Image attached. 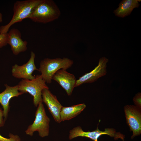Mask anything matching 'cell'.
<instances>
[{
  "mask_svg": "<svg viewBox=\"0 0 141 141\" xmlns=\"http://www.w3.org/2000/svg\"><path fill=\"white\" fill-rule=\"evenodd\" d=\"M84 103L68 107L62 106L60 114L61 121L70 120L79 115L86 108Z\"/></svg>",
  "mask_w": 141,
  "mask_h": 141,
  "instance_id": "15",
  "label": "cell"
},
{
  "mask_svg": "<svg viewBox=\"0 0 141 141\" xmlns=\"http://www.w3.org/2000/svg\"><path fill=\"white\" fill-rule=\"evenodd\" d=\"M140 0H124L121 2L119 7L114 11L115 16L124 17L129 15L133 9L139 5L138 3Z\"/></svg>",
  "mask_w": 141,
  "mask_h": 141,
  "instance_id": "14",
  "label": "cell"
},
{
  "mask_svg": "<svg viewBox=\"0 0 141 141\" xmlns=\"http://www.w3.org/2000/svg\"><path fill=\"white\" fill-rule=\"evenodd\" d=\"M35 54L32 51L30 57L28 61L22 66L15 64L12 68V75L15 78L24 79L32 80L35 76L32 75V73L35 70H38L34 63Z\"/></svg>",
  "mask_w": 141,
  "mask_h": 141,
  "instance_id": "8",
  "label": "cell"
},
{
  "mask_svg": "<svg viewBox=\"0 0 141 141\" xmlns=\"http://www.w3.org/2000/svg\"><path fill=\"white\" fill-rule=\"evenodd\" d=\"M124 140H123V141H124Z\"/></svg>",
  "mask_w": 141,
  "mask_h": 141,
  "instance_id": "21",
  "label": "cell"
},
{
  "mask_svg": "<svg viewBox=\"0 0 141 141\" xmlns=\"http://www.w3.org/2000/svg\"><path fill=\"white\" fill-rule=\"evenodd\" d=\"M17 85L20 92L23 94L28 93L33 97V102L35 107L43 102L42 90L49 89L41 75H37L32 80L22 79Z\"/></svg>",
  "mask_w": 141,
  "mask_h": 141,
  "instance_id": "4",
  "label": "cell"
},
{
  "mask_svg": "<svg viewBox=\"0 0 141 141\" xmlns=\"http://www.w3.org/2000/svg\"><path fill=\"white\" fill-rule=\"evenodd\" d=\"M104 134L114 137L115 139L120 138L123 140L124 138L123 134L120 132H116L115 130L112 128H105V131H102L99 130L98 127L95 131L86 132L83 131L80 127L78 126L70 131L69 139L71 140L78 137H85L89 138L93 141H98L99 137Z\"/></svg>",
  "mask_w": 141,
  "mask_h": 141,
  "instance_id": "6",
  "label": "cell"
},
{
  "mask_svg": "<svg viewBox=\"0 0 141 141\" xmlns=\"http://www.w3.org/2000/svg\"><path fill=\"white\" fill-rule=\"evenodd\" d=\"M3 21L2 15L0 12V23H1Z\"/></svg>",
  "mask_w": 141,
  "mask_h": 141,
  "instance_id": "20",
  "label": "cell"
},
{
  "mask_svg": "<svg viewBox=\"0 0 141 141\" xmlns=\"http://www.w3.org/2000/svg\"><path fill=\"white\" fill-rule=\"evenodd\" d=\"M7 43L10 46L13 54L15 55L26 51L27 49L28 42L22 39L21 33L17 28L11 29L8 33Z\"/></svg>",
  "mask_w": 141,
  "mask_h": 141,
  "instance_id": "12",
  "label": "cell"
},
{
  "mask_svg": "<svg viewBox=\"0 0 141 141\" xmlns=\"http://www.w3.org/2000/svg\"><path fill=\"white\" fill-rule=\"evenodd\" d=\"M133 100L136 106L140 109L141 106V94L140 93L136 94Z\"/></svg>",
  "mask_w": 141,
  "mask_h": 141,
  "instance_id": "18",
  "label": "cell"
},
{
  "mask_svg": "<svg viewBox=\"0 0 141 141\" xmlns=\"http://www.w3.org/2000/svg\"><path fill=\"white\" fill-rule=\"evenodd\" d=\"M8 33L0 34V49L8 44Z\"/></svg>",
  "mask_w": 141,
  "mask_h": 141,
  "instance_id": "17",
  "label": "cell"
},
{
  "mask_svg": "<svg viewBox=\"0 0 141 141\" xmlns=\"http://www.w3.org/2000/svg\"><path fill=\"white\" fill-rule=\"evenodd\" d=\"M3 110L0 108V127H3L5 124Z\"/></svg>",
  "mask_w": 141,
  "mask_h": 141,
  "instance_id": "19",
  "label": "cell"
},
{
  "mask_svg": "<svg viewBox=\"0 0 141 141\" xmlns=\"http://www.w3.org/2000/svg\"><path fill=\"white\" fill-rule=\"evenodd\" d=\"M43 102L46 105L49 110L55 121L60 123V112L62 107L57 100L56 96L53 95L49 89H45L42 91Z\"/></svg>",
  "mask_w": 141,
  "mask_h": 141,
  "instance_id": "10",
  "label": "cell"
},
{
  "mask_svg": "<svg viewBox=\"0 0 141 141\" xmlns=\"http://www.w3.org/2000/svg\"><path fill=\"white\" fill-rule=\"evenodd\" d=\"M5 89L0 93V103L3 109L4 119L5 121L9 110L10 99L13 97H18L23 93L19 91L17 85L11 86L5 84Z\"/></svg>",
  "mask_w": 141,
  "mask_h": 141,
  "instance_id": "13",
  "label": "cell"
},
{
  "mask_svg": "<svg viewBox=\"0 0 141 141\" xmlns=\"http://www.w3.org/2000/svg\"><path fill=\"white\" fill-rule=\"evenodd\" d=\"M61 14L60 10L52 0H41L33 9L28 17L34 22L46 24L57 19Z\"/></svg>",
  "mask_w": 141,
  "mask_h": 141,
  "instance_id": "1",
  "label": "cell"
},
{
  "mask_svg": "<svg viewBox=\"0 0 141 141\" xmlns=\"http://www.w3.org/2000/svg\"><path fill=\"white\" fill-rule=\"evenodd\" d=\"M38 105L35 113V120L25 132L26 134L32 136L34 132L37 131L39 136L44 137L49 135L50 120L46 114L42 103H40Z\"/></svg>",
  "mask_w": 141,
  "mask_h": 141,
  "instance_id": "5",
  "label": "cell"
},
{
  "mask_svg": "<svg viewBox=\"0 0 141 141\" xmlns=\"http://www.w3.org/2000/svg\"><path fill=\"white\" fill-rule=\"evenodd\" d=\"M52 80L57 82L65 90L68 96H70L75 87L76 79L74 75L61 69L57 71L53 76Z\"/></svg>",
  "mask_w": 141,
  "mask_h": 141,
  "instance_id": "11",
  "label": "cell"
},
{
  "mask_svg": "<svg viewBox=\"0 0 141 141\" xmlns=\"http://www.w3.org/2000/svg\"><path fill=\"white\" fill-rule=\"evenodd\" d=\"M9 137V138H5L0 134V141H20V139L17 135L10 133Z\"/></svg>",
  "mask_w": 141,
  "mask_h": 141,
  "instance_id": "16",
  "label": "cell"
},
{
  "mask_svg": "<svg viewBox=\"0 0 141 141\" xmlns=\"http://www.w3.org/2000/svg\"><path fill=\"white\" fill-rule=\"evenodd\" d=\"M108 59L105 57L101 58L98 65L91 72L85 74L76 80L75 87L88 83H92L106 74L107 63Z\"/></svg>",
  "mask_w": 141,
  "mask_h": 141,
  "instance_id": "9",
  "label": "cell"
},
{
  "mask_svg": "<svg viewBox=\"0 0 141 141\" xmlns=\"http://www.w3.org/2000/svg\"><path fill=\"white\" fill-rule=\"evenodd\" d=\"M140 108L136 106L127 105L124 110L127 123L133 131L131 138L140 135L141 133V114Z\"/></svg>",
  "mask_w": 141,
  "mask_h": 141,
  "instance_id": "7",
  "label": "cell"
},
{
  "mask_svg": "<svg viewBox=\"0 0 141 141\" xmlns=\"http://www.w3.org/2000/svg\"><path fill=\"white\" fill-rule=\"evenodd\" d=\"M41 0H26L18 1L14 3L13 7V15L7 24L0 27V34L8 33L13 25L28 18L34 8Z\"/></svg>",
  "mask_w": 141,
  "mask_h": 141,
  "instance_id": "3",
  "label": "cell"
},
{
  "mask_svg": "<svg viewBox=\"0 0 141 141\" xmlns=\"http://www.w3.org/2000/svg\"><path fill=\"white\" fill-rule=\"evenodd\" d=\"M73 63V61L67 57L45 58L40 62L38 70L46 83L50 84L53 76L57 71L61 69L66 70Z\"/></svg>",
  "mask_w": 141,
  "mask_h": 141,
  "instance_id": "2",
  "label": "cell"
}]
</instances>
